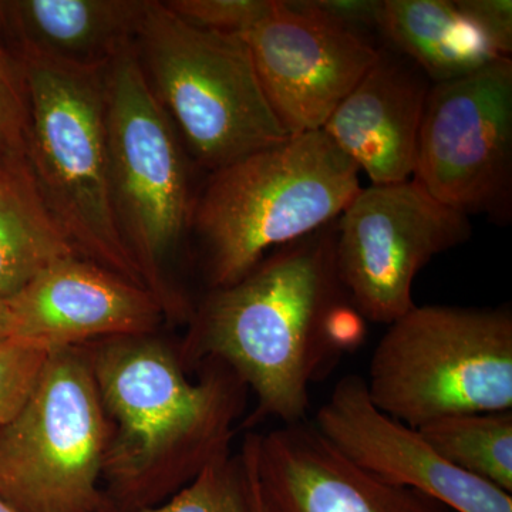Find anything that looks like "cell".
<instances>
[{"label": "cell", "mask_w": 512, "mask_h": 512, "mask_svg": "<svg viewBox=\"0 0 512 512\" xmlns=\"http://www.w3.org/2000/svg\"><path fill=\"white\" fill-rule=\"evenodd\" d=\"M335 245L336 221L275 249L235 284L215 288L198 312L191 348L251 387L258 400L251 423L305 421L309 387L339 355L328 320L349 296Z\"/></svg>", "instance_id": "cell-1"}, {"label": "cell", "mask_w": 512, "mask_h": 512, "mask_svg": "<svg viewBox=\"0 0 512 512\" xmlns=\"http://www.w3.org/2000/svg\"><path fill=\"white\" fill-rule=\"evenodd\" d=\"M141 338L111 340L89 362L103 406L119 421L104 461L116 512L150 507L227 450L245 387L220 360L192 383L167 350Z\"/></svg>", "instance_id": "cell-2"}, {"label": "cell", "mask_w": 512, "mask_h": 512, "mask_svg": "<svg viewBox=\"0 0 512 512\" xmlns=\"http://www.w3.org/2000/svg\"><path fill=\"white\" fill-rule=\"evenodd\" d=\"M359 171L320 130L211 173L195 200L191 231L204 245L212 288L244 278L269 249L338 221L362 190Z\"/></svg>", "instance_id": "cell-3"}, {"label": "cell", "mask_w": 512, "mask_h": 512, "mask_svg": "<svg viewBox=\"0 0 512 512\" xmlns=\"http://www.w3.org/2000/svg\"><path fill=\"white\" fill-rule=\"evenodd\" d=\"M15 55V53H13ZM29 104L26 160L76 254L147 288L117 221L106 127V67L19 53Z\"/></svg>", "instance_id": "cell-4"}, {"label": "cell", "mask_w": 512, "mask_h": 512, "mask_svg": "<svg viewBox=\"0 0 512 512\" xmlns=\"http://www.w3.org/2000/svg\"><path fill=\"white\" fill-rule=\"evenodd\" d=\"M136 47L178 136L210 173L291 137L266 99L244 37L197 28L148 0Z\"/></svg>", "instance_id": "cell-5"}, {"label": "cell", "mask_w": 512, "mask_h": 512, "mask_svg": "<svg viewBox=\"0 0 512 512\" xmlns=\"http://www.w3.org/2000/svg\"><path fill=\"white\" fill-rule=\"evenodd\" d=\"M367 394L412 429L456 414L512 410V312L414 306L370 359Z\"/></svg>", "instance_id": "cell-6"}, {"label": "cell", "mask_w": 512, "mask_h": 512, "mask_svg": "<svg viewBox=\"0 0 512 512\" xmlns=\"http://www.w3.org/2000/svg\"><path fill=\"white\" fill-rule=\"evenodd\" d=\"M111 194L124 241L163 311L185 303L163 278L164 262L191 231L190 173L180 136L148 82L136 43L106 67Z\"/></svg>", "instance_id": "cell-7"}, {"label": "cell", "mask_w": 512, "mask_h": 512, "mask_svg": "<svg viewBox=\"0 0 512 512\" xmlns=\"http://www.w3.org/2000/svg\"><path fill=\"white\" fill-rule=\"evenodd\" d=\"M107 433L90 363L73 348L50 352L0 430V497L20 512H110L99 488Z\"/></svg>", "instance_id": "cell-8"}, {"label": "cell", "mask_w": 512, "mask_h": 512, "mask_svg": "<svg viewBox=\"0 0 512 512\" xmlns=\"http://www.w3.org/2000/svg\"><path fill=\"white\" fill-rule=\"evenodd\" d=\"M412 180L461 214L512 218V60L431 84Z\"/></svg>", "instance_id": "cell-9"}, {"label": "cell", "mask_w": 512, "mask_h": 512, "mask_svg": "<svg viewBox=\"0 0 512 512\" xmlns=\"http://www.w3.org/2000/svg\"><path fill=\"white\" fill-rule=\"evenodd\" d=\"M471 235L470 217L414 180L370 185L336 221L340 282L363 318L389 326L416 306L413 284L421 269Z\"/></svg>", "instance_id": "cell-10"}, {"label": "cell", "mask_w": 512, "mask_h": 512, "mask_svg": "<svg viewBox=\"0 0 512 512\" xmlns=\"http://www.w3.org/2000/svg\"><path fill=\"white\" fill-rule=\"evenodd\" d=\"M242 37L266 99L291 137L322 130L380 52L299 0H274L268 15Z\"/></svg>", "instance_id": "cell-11"}, {"label": "cell", "mask_w": 512, "mask_h": 512, "mask_svg": "<svg viewBox=\"0 0 512 512\" xmlns=\"http://www.w3.org/2000/svg\"><path fill=\"white\" fill-rule=\"evenodd\" d=\"M315 427L343 456L386 483L410 488L456 512H512L510 493L448 463L420 431L372 403L365 377H342Z\"/></svg>", "instance_id": "cell-12"}, {"label": "cell", "mask_w": 512, "mask_h": 512, "mask_svg": "<svg viewBox=\"0 0 512 512\" xmlns=\"http://www.w3.org/2000/svg\"><path fill=\"white\" fill-rule=\"evenodd\" d=\"M262 512H450L343 456L308 421L248 436Z\"/></svg>", "instance_id": "cell-13"}, {"label": "cell", "mask_w": 512, "mask_h": 512, "mask_svg": "<svg viewBox=\"0 0 512 512\" xmlns=\"http://www.w3.org/2000/svg\"><path fill=\"white\" fill-rule=\"evenodd\" d=\"M6 301L9 338L47 352L146 336L164 312L146 288L80 256L50 265Z\"/></svg>", "instance_id": "cell-14"}, {"label": "cell", "mask_w": 512, "mask_h": 512, "mask_svg": "<svg viewBox=\"0 0 512 512\" xmlns=\"http://www.w3.org/2000/svg\"><path fill=\"white\" fill-rule=\"evenodd\" d=\"M431 84L412 60L380 47L376 62L322 131L372 185L409 181Z\"/></svg>", "instance_id": "cell-15"}, {"label": "cell", "mask_w": 512, "mask_h": 512, "mask_svg": "<svg viewBox=\"0 0 512 512\" xmlns=\"http://www.w3.org/2000/svg\"><path fill=\"white\" fill-rule=\"evenodd\" d=\"M148 0H8L0 29L15 55L30 53L86 67L109 66L136 43Z\"/></svg>", "instance_id": "cell-16"}, {"label": "cell", "mask_w": 512, "mask_h": 512, "mask_svg": "<svg viewBox=\"0 0 512 512\" xmlns=\"http://www.w3.org/2000/svg\"><path fill=\"white\" fill-rule=\"evenodd\" d=\"M379 37L384 47L412 60L433 84L460 79L503 59L450 0H383Z\"/></svg>", "instance_id": "cell-17"}, {"label": "cell", "mask_w": 512, "mask_h": 512, "mask_svg": "<svg viewBox=\"0 0 512 512\" xmlns=\"http://www.w3.org/2000/svg\"><path fill=\"white\" fill-rule=\"evenodd\" d=\"M79 256L43 200L26 157L0 156V298L50 265Z\"/></svg>", "instance_id": "cell-18"}, {"label": "cell", "mask_w": 512, "mask_h": 512, "mask_svg": "<svg viewBox=\"0 0 512 512\" xmlns=\"http://www.w3.org/2000/svg\"><path fill=\"white\" fill-rule=\"evenodd\" d=\"M417 430L448 463L511 494L512 410L456 414Z\"/></svg>", "instance_id": "cell-19"}, {"label": "cell", "mask_w": 512, "mask_h": 512, "mask_svg": "<svg viewBox=\"0 0 512 512\" xmlns=\"http://www.w3.org/2000/svg\"><path fill=\"white\" fill-rule=\"evenodd\" d=\"M134 512H252L241 456L220 451L168 503Z\"/></svg>", "instance_id": "cell-20"}, {"label": "cell", "mask_w": 512, "mask_h": 512, "mask_svg": "<svg viewBox=\"0 0 512 512\" xmlns=\"http://www.w3.org/2000/svg\"><path fill=\"white\" fill-rule=\"evenodd\" d=\"M49 355L47 350L20 340L0 342V430L29 399Z\"/></svg>", "instance_id": "cell-21"}, {"label": "cell", "mask_w": 512, "mask_h": 512, "mask_svg": "<svg viewBox=\"0 0 512 512\" xmlns=\"http://www.w3.org/2000/svg\"><path fill=\"white\" fill-rule=\"evenodd\" d=\"M29 104L19 60L0 35V156H26Z\"/></svg>", "instance_id": "cell-22"}, {"label": "cell", "mask_w": 512, "mask_h": 512, "mask_svg": "<svg viewBox=\"0 0 512 512\" xmlns=\"http://www.w3.org/2000/svg\"><path fill=\"white\" fill-rule=\"evenodd\" d=\"M164 5L197 28L244 36L268 15L274 0H170Z\"/></svg>", "instance_id": "cell-23"}, {"label": "cell", "mask_w": 512, "mask_h": 512, "mask_svg": "<svg viewBox=\"0 0 512 512\" xmlns=\"http://www.w3.org/2000/svg\"><path fill=\"white\" fill-rule=\"evenodd\" d=\"M303 8L353 35L379 36L383 0H299Z\"/></svg>", "instance_id": "cell-24"}, {"label": "cell", "mask_w": 512, "mask_h": 512, "mask_svg": "<svg viewBox=\"0 0 512 512\" xmlns=\"http://www.w3.org/2000/svg\"><path fill=\"white\" fill-rule=\"evenodd\" d=\"M456 5L487 36L501 56L511 59V0H456Z\"/></svg>", "instance_id": "cell-25"}, {"label": "cell", "mask_w": 512, "mask_h": 512, "mask_svg": "<svg viewBox=\"0 0 512 512\" xmlns=\"http://www.w3.org/2000/svg\"><path fill=\"white\" fill-rule=\"evenodd\" d=\"M242 464H244L245 477H247L249 501H251L252 512H262L261 503H259L258 488H256L254 454H252L251 441L248 437L242 448Z\"/></svg>", "instance_id": "cell-26"}, {"label": "cell", "mask_w": 512, "mask_h": 512, "mask_svg": "<svg viewBox=\"0 0 512 512\" xmlns=\"http://www.w3.org/2000/svg\"><path fill=\"white\" fill-rule=\"evenodd\" d=\"M9 339V308L8 301L0 298V342Z\"/></svg>", "instance_id": "cell-27"}, {"label": "cell", "mask_w": 512, "mask_h": 512, "mask_svg": "<svg viewBox=\"0 0 512 512\" xmlns=\"http://www.w3.org/2000/svg\"><path fill=\"white\" fill-rule=\"evenodd\" d=\"M0 512H20L19 510H16L13 505H10L8 501L3 500L2 497H0Z\"/></svg>", "instance_id": "cell-28"}]
</instances>
